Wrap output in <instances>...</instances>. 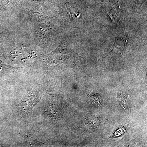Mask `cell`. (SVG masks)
Wrapping results in <instances>:
<instances>
[{
  "label": "cell",
  "mask_w": 147,
  "mask_h": 147,
  "mask_svg": "<svg viewBox=\"0 0 147 147\" xmlns=\"http://www.w3.org/2000/svg\"><path fill=\"white\" fill-rule=\"evenodd\" d=\"M127 37L116 38L115 41L113 45L111 51L117 54H122L126 46Z\"/></svg>",
  "instance_id": "1"
}]
</instances>
